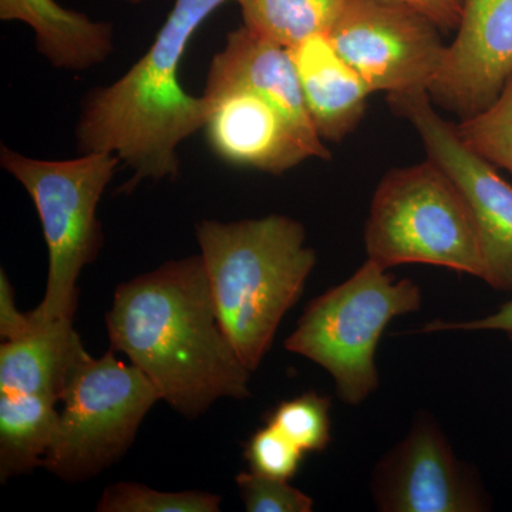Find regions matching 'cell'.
<instances>
[{
	"label": "cell",
	"instance_id": "obj_1",
	"mask_svg": "<svg viewBox=\"0 0 512 512\" xmlns=\"http://www.w3.org/2000/svg\"><path fill=\"white\" fill-rule=\"evenodd\" d=\"M111 349L123 353L185 417L221 397L249 396L251 372L222 329L201 255L124 282L107 313Z\"/></svg>",
	"mask_w": 512,
	"mask_h": 512
},
{
	"label": "cell",
	"instance_id": "obj_2",
	"mask_svg": "<svg viewBox=\"0 0 512 512\" xmlns=\"http://www.w3.org/2000/svg\"><path fill=\"white\" fill-rule=\"evenodd\" d=\"M232 0H175L146 55L110 86L87 93L76 124L84 153L116 154L143 180L180 174L178 147L204 128L208 101L181 86L180 66L202 23Z\"/></svg>",
	"mask_w": 512,
	"mask_h": 512
},
{
	"label": "cell",
	"instance_id": "obj_3",
	"mask_svg": "<svg viewBox=\"0 0 512 512\" xmlns=\"http://www.w3.org/2000/svg\"><path fill=\"white\" fill-rule=\"evenodd\" d=\"M201 259L215 311L249 372H255L316 265L301 222L285 215L201 221Z\"/></svg>",
	"mask_w": 512,
	"mask_h": 512
},
{
	"label": "cell",
	"instance_id": "obj_4",
	"mask_svg": "<svg viewBox=\"0 0 512 512\" xmlns=\"http://www.w3.org/2000/svg\"><path fill=\"white\" fill-rule=\"evenodd\" d=\"M119 163L116 154L104 151L72 160H42L5 144L0 148V165L28 191L49 249L45 298L30 312L33 329L73 322L77 279L103 245L97 207Z\"/></svg>",
	"mask_w": 512,
	"mask_h": 512
},
{
	"label": "cell",
	"instance_id": "obj_5",
	"mask_svg": "<svg viewBox=\"0 0 512 512\" xmlns=\"http://www.w3.org/2000/svg\"><path fill=\"white\" fill-rule=\"evenodd\" d=\"M365 245L367 259L386 271L426 264L483 279L473 208L453 178L430 158L384 175L370 205Z\"/></svg>",
	"mask_w": 512,
	"mask_h": 512
},
{
	"label": "cell",
	"instance_id": "obj_6",
	"mask_svg": "<svg viewBox=\"0 0 512 512\" xmlns=\"http://www.w3.org/2000/svg\"><path fill=\"white\" fill-rule=\"evenodd\" d=\"M423 295L412 279L393 281L376 262L309 303L285 349L323 367L343 403L357 406L379 387L376 350L393 319L420 311Z\"/></svg>",
	"mask_w": 512,
	"mask_h": 512
},
{
	"label": "cell",
	"instance_id": "obj_7",
	"mask_svg": "<svg viewBox=\"0 0 512 512\" xmlns=\"http://www.w3.org/2000/svg\"><path fill=\"white\" fill-rule=\"evenodd\" d=\"M114 353L96 359L83 349L64 384L63 410L43 467L67 483L99 476L119 461L161 400L154 384Z\"/></svg>",
	"mask_w": 512,
	"mask_h": 512
},
{
	"label": "cell",
	"instance_id": "obj_8",
	"mask_svg": "<svg viewBox=\"0 0 512 512\" xmlns=\"http://www.w3.org/2000/svg\"><path fill=\"white\" fill-rule=\"evenodd\" d=\"M441 32L403 0H348L328 36L373 93L390 94L429 92L446 55Z\"/></svg>",
	"mask_w": 512,
	"mask_h": 512
},
{
	"label": "cell",
	"instance_id": "obj_9",
	"mask_svg": "<svg viewBox=\"0 0 512 512\" xmlns=\"http://www.w3.org/2000/svg\"><path fill=\"white\" fill-rule=\"evenodd\" d=\"M387 103L412 123L427 158L453 178L470 202L483 248V281L495 291L512 292V185L461 141L454 124L441 119L427 90L390 93Z\"/></svg>",
	"mask_w": 512,
	"mask_h": 512
},
{
	"label": "cell",
	"instance_id": "obj_10",
	"mask_svg": "<svg viewBox=\"0 0 512 512\" xmlns=\"http://www.w3.org/2000/svg\"><path fill=\"white\" fill-rule=\"evenodd\" d=\"M370 487L383 512H484L491 507L480 477L457 457L430 413L414 417L406 437L377 463Z\"/></svg>",
	"mask_w": 512,
	"mask_h": 512
},
{
	"label": "cell",
	"instance_id": "obj_11",
	"mask_svg": "<svg viewBox=\"0 0 512 512\" xmlns=\"http://www.w3.org/2000/svg\"><path fill=\"white\" fill-rule=\"evenodd\" d=\"M512 74V0H464L431 101L461 120L491 106Z\"/></svg>",
	"mask_w": 512,
	"mask_h": 512
},
{
	"label": "cell",
	"instance_id": "obj_12",
	"mask_svg": "<svg viewBox=\"0 0 512 512\" xmlns=\"http://www.w3.org/2000/svg\"><path fill=\"white\" fill-rule=\"evenodd\" d=\"M208 101L205 134L225 163L281 175L315 153L284 114L248 87L204 90Z\"/></svg>",
	"mask_w": 512,
	"mask_h": 512
},
{
	"label": "cell",
	"instance_id": "obj_13",
	"mask_svg": "<svg viewBox=\"0 0 512 512\" xmlns=\"http://www.w3.org/2000/svg\"><path fill=\"white\" fill-rule=\"evenodd\" d=\"M248 87L281 111L316 158L329 160L328 147L313 126L298 73L286 47L264 39L247 26L228 33L225 45L212 57L205 90L222 86Z\"/></svg>",
	"mask_w": 512,
	"mask_h": 512
},
{
	"label": "cell",
	"instance_id": "obj_14",
	"mask_svg": "<svg viewBox=\"0 0 512 512\" xmlns=\"http://www.w3.org/2000/svg\"><path fill=\"white\" fill-rule=\"evenodd\" d=\"M288 52L319 137L330 143L345 140L365 116L373 90L339 55L328 35L308 37Z\"/></svg>",
	"mask_w": 512,
	"mask_h": 512
},
{
	"label": "cell",
	"instance_id": "obj_15",
	"mask_svg": "<svg viewBox=\"0 0 512 512\" xmlns=\"http://www.w3.org/2000/svg\"><path fill=\"white\" fill-rule=\"evenodd\" d=\"M84 349L73 322L33 330L0 346V392L36 394L60 402L64 384Z\"/></svg>",
	"mask_w": 512,
	"mask_h": 512
},
{
	"label": "cell",
	"instance_id": "obj_16",
	"mask_svg": "<svg viewBox=\"0 0 512 512\" xmlns=\"http://www.w3.org/2000/svg\"><path fill=\"white\" fill-rule=\"evenodd\" d=\"M55 402L36 394L0 392V481L43 466L55 437Z\"/></svg>",
	"mask_w": 512,
	"mask_h": 512
},
{
	"label": "cell",
	"instance_id": "obj_17",
	"mask_svg": "<svg viewBox=\"0 0 512 512\" xmlns=\"http://www.w3.org/2000/svg\"><path fill=\"white\" fill-rule=\"evenodd\" d=\"M244 26L291 49L308 37L329 35L348 0H232Z\"/></svg>",
	"mask_w": 512,
	"mask_h": 512
},
{
	"label": "cell",
	"instance_id": "obj_18",
	"mask_svg": "<svg viewBox=\"0 0 512 512\" xmlns=\"http://www.w3.org/2000/svg\"><path fill=\"white\" fill-rule=\"evenodd\" d=\"M471 151L512 175V74L488 109L454 124Z\"/></svg>",
	"mask_w": 512,
	"mask_h": 512
},
{
	"label": "cell",
	"instance_id": "obj_19",
	"mask_svg": "<svg viewBox=\"0 0 512 512\" xmlns=\"http://www.w3.org/2000/svg\"><path fill=\"white\" fill-rule=\"evenodd\" d=\"M221 497L202 491L164 493L146 485L117 483L104 490L99 512H218Z\"/></svg>",
	"mask_w": 512,
	"mask_h": 512
},
{
	"label": "cell",
	"instance_id": "obj_20",
	"mask_svg": "<svg viewBox=\"0 0 512 512\" xmlns=\"http://www.w3.org/2000/svg\"><path fill=\"white\" fill-rule=\"evenodd\" d=\"M266 423L285 434L303 453H322L330 439V399L316 392L286 400L269 414Z\"/></svg>",
	"mask_w": 512,
	"mask_h": 512
},
{
	"label": "cell",
	"instance_id": "obj_21",
	"mask_svg": "<svg viewBox=\"0 0 512 512\" xmlns=\"http://www.w3.org/2000/svg\"><path fill=\"white\" fill-rule=\"evenodd\" d=\"M245 457L255 473L289 481L298 473L303 451L276 427L266 423L264 429L256 431L249 439Z\"/></svg>",
	"mask_w": 512,
	"mask_h": 512
},
{
	"label": "cell",
	"instance_id": "obj_22",
	"mask_svg": "<svg viewBox=\"0 0 512 512\" xmlns=\"http://www.w3.org/2000/svg\"><path fill=\"white\" fill-rule=\"evenodd\" d=\"M239 493L249 512H311L313 500L308 494L279 480L255 473H241L237 477Z\"/></svg>",
	"mask_w": 512,
	"mask_h": 512
},
{
	"label": "cell",
	"instance_id": "obj_23",
	"mask_svg": "<svg viewBox=\"0 0 512 512\" xmlns=\"http://www.w3.org/2000/svg\"><path fill=\"white\" fill-rule=\"evenodd\" d=\"M30 313L20 312L15 302V292L5 269L0 271V336L5 342L25 338L33 332Z\"/></svg>",
	"mask_w": 512,
	"mask_h": 512
},
{
	"label": "cell",
	"instance_id": "obj_24",
	"mask_svg": "<svg viewBox=\"0 0 512 512\" xmlns=\"http://www.w3.org/2000/svg\"><path fill=\"white\" fill-rule=\"evenodd\" d=\"M451 330H463V332H477V330H495L503 332L512 339V299L501 306L497 312L485 316V318L467 320V322H447V320H433L426 323L416 333L429 335V333L451 332Z\"/></svg>",
	"mask_w": 512,
	"mask_h": 512
},
{
	"label": "cell",
	"instance_id": "obj_25",
	"mask_svg": "<svg viewBox=\"0 0 512 512\" xmlns=\"http://www.w3.org/2000/svg\"><path fill=\"white\" fill-rule=\"evenodd\" d=\"M429 16L443 32L457 30L464 0H403Z\"/></svg>",
	"mask_w": 512,
	"mask_h": 512
},
{
	"label": "cell",
	"instance_id": "obj_26",
	"mask_svg": "<svg viewBox=\"0 0 512 512\" xmlns=\"http://www.w3.org/2000/svg\"><path fill=\"white\" fill-rule=\"evenodd\" d=\"M119 2L128 3V5H138V3L144 2V0H119Z\"/></svg>",
	"mask_w": 512,
	"mask_h": 512
}]
</instances>
